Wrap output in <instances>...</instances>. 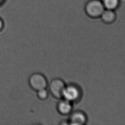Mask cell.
<instances>
[{"mask_svg": "<svg viewBox=\"0 0 125 125\" xmlns=\"http://www.w3.org/2000/svg\"><path fill=\"white\" fill-rule=\"evenodd\" d=\"M105 9L114 10L118 8L120 4V0H102Z\"/></svg>", "mask_w": 125, "mask_h": 125, "instance_id": "ba28073f", "label": "cell"}, {"mask_svg": "<svg viewBox=\"0 0 125 125\" xmlns=\"http://www.w3.org/2000/svg\"><path fill=\"white\" fill-rule=\"evenodd\" d=\"M57 109L62 115H70L73 109L72 103L65 99L62 100L58 103Z\"/></svg>", "mask_w": 125, "mask_h": 125, "instance_id": "8992f818", "label": "cell"}, {"mask_svg": "<svg viewBox=\"0 0 125 125\" xmlns=\"http://www.w3.org/2000/svg\"><path fill=\"white\" fill-rule=\"evenodd\" d=\"M68 120L69 124L72 125H84L86 124L88 117L84 112L76 111L72 112Z\"/></svg>", "mask_w": 125, "mask_h": 125, "instance_id": "5b68a950", "label": "cell"}, {"mask_svg": "<svg viewBox=\"0 0 125 125\" xmlns=\"http://www.w3.org/2000/svg\"><path fill=\"white\" fill-rule=\"evenodd\" d=\"M66 85L62 80L55 79L49 84V91L54 97L58 99L62 98Z\"/></svg>", "mask_w": 125, "mask_h": 125, "instance_id": "277c9868", "label": "cell"}, {"mask_svg": "<svg viewBox=\"0 0 125 125\" xmlns=\"http://www.w3.org/2000/svg\"><path fill=\"white\" fill-rule=\"evenodd\" d=\"M105 10L101 0H89L85 5V13L88 17L92 19L100 18Z\"/></svg>", "mask_w": 125, "mask_h": 125, "instance_id": "6da1fadb", "label": "cell"}, {"mask_svg": "<svg viewBox=\"0 0 125 125\" xmlns=\"http://www.w3.org/2000/svg\"><path fill=\"white\" fill-rule=\"evenodd\" d=\"M100 18L105 24H112L116 20L117 14L114 10L105 9Z\"/></svg>", "mask_w": 125, "mask_h": 125, "instance_id": "52a82bcc", "label": "cell"}, {"mask_svg": "<svg viewBox=\"0 0 125 125\" xmlns=\"http://www.w3.org/2000/svg\"><path fill=\"white\" fill-rule=\"evenodd\" d=\"M81 88L77 84H70L66 85L62 97L71 103L78 101L82 96Z\"/></svg>", "mask_w": 125, "mask_h": 125, "instance_id": "7a4b0ae2", "label": "cell"}, {"mask_svg": "<svg viewBox=\"0 0 125 125\" xmlns=\"http://www.w3.org/2000/svg\"><path fill=\"white\" fill-rule=\"evenodd\" d=\"M29 83L31 88L37 91L46 88L48 85L46 77L40 73H34L31 75L29 78Z\"/></svg>", "mask_w": 125, "mask_h": 125, "instance_id": "3957f363", "label": "cell"}, {"mask_svg": "<svg viewBox=\"0 0 125 125\" xmlns=\"http://www.w3.org/2000/svg\"><path fill=\"white\" fill-rule=\"evenodd\" d=\"M48 91L46 89V88L37 91V96L41 100H46L48 98Z\"/></svg>", "mask_w": 125, "mask_h": 125, "instance_id": "9c48e42d", "label": "cell"}]
</instances>
